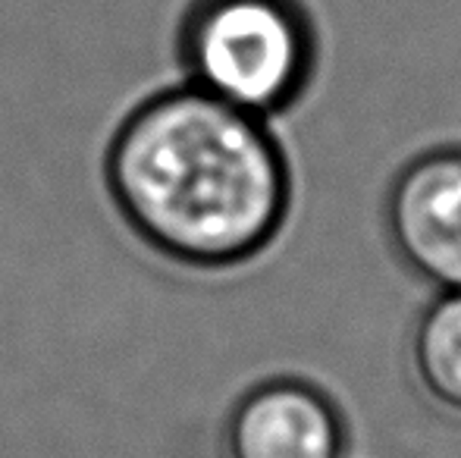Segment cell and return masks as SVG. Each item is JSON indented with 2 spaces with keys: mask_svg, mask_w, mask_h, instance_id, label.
<instances>
[{
  "mask_svg": "<svg viewBox=\"0 0 461 458\" xmlns=\"http://www.w3.org/2000/svg\"><path fill=\"white\" fill-rule=\"evenodd\" d=\"M386 232L395 255L439 292H461V148H433L393 179Z\"/></svg>",
  "mask_w": 461,
  "mask_h": 458,
  "instance_id": "3",
  "label": "cell"
},
{
  "mask_svg": "<svg viewBox=\"0 0 461 458\" xmlns=\"http://www.w3.org/2000/svg\"><path fill=\"white\" fill-rule=\"evenodd\" d=\"M411 371L437 409L461 418V292H439L418 318Z\"/></svg>",
  "mask_w": 461,
  "mask_h": 458,
  "instance_id": "5",
  "label": "cell"
},
{
  "mask_svg": "<svg viewBox=\"0 0 461 458\" xmlns=\"http://www.w3.org/2000/svg\"><path fill=\"white\" fill-rule=\"evenodd\" d=\"M126 223L164 257L232 267L264 251L289 214L292 179L261 116L183 85L141 101L107 148Z\"/></svg>",
  "mask_w": 461,
  "mask_h": 458,
  "instance_id": "1",
  "label": "cell"
},
{
  "mask_svg": "<svg viewBox=\"0 0 461 458\" xmlns=\"http://www.w3.org/2000/svg\"><path fill=\"white\" fill-rule=\"evenodd\" d=\"M179 54L188 85L264 120L304 92L314 38L292 0H198Z\"/></svg>",
  "mask_w": 461,
  "mask_h": 458,
  "instance_id": "2",
  "label": "cell"
},
{
  "mask_svg": "<svg viewBox=\"0 0 461 458\" xmlns=\"http://www.w3.org/2000/svg\"><path fill=\"white\" fill-rule=\"evenodd\" d=\"M336 405L302 380H270L242 396L226 421V458H339Z\"/></svg>",
  "mask_w": 461,
  "mask_h": 458,
  "instance_id": "4",
  "label": "cell"
}]
</instances>
